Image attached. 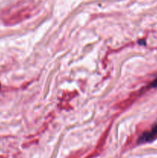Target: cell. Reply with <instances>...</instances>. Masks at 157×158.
<instances>
[{"mask_svg": "<svg viewBox=\"0 0 157 158\" xmlns=\"http://www.w3.org/2000/svg\"><path fill=\"white\" fill-rule=\"evenodd\" d=\"M151 86H153V87H157V78L155 79V81H154L153 83H152V84H151Z\"/></svg>", "mask_w": 157, "mask_h": 158, "instance_id": "7a4b0ae2", "label": "cell"}, {"mask_svg": "<svg viewBox=\"0 0 157 158\" xmlns=\"http://www.w3.org/2000/svg\"><path fill=\"white\" fill-rule=\"evenodd\" d=\"M157 137V120L152 126L150 131L145 132L139 137L138 143H146V142H150L153 140Z\"/></svg>", "mask_w": 157, "mask_h": 158, "instance_id": "6da1fadb", "label": "cell"}]
</instances>
